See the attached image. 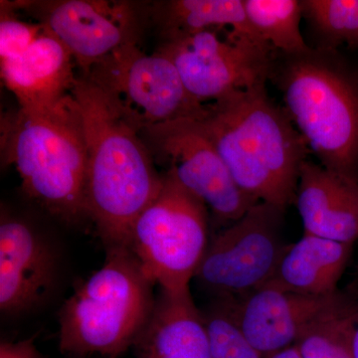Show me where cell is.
Segmentation results:
<instances>
[{
    "label": "cell",
    "mask_w": 358,
    "mask_h": 358,
    "mask_svg": "<svg viewBox=\"0 0 358 358\" xmlns=\"http://www.w3.org/2000/svg\"><path fill=\"white\" fill-rule=\"evenodd\" d=\"M72 94L86 138V215L106 250L128 248L136 219L162 187V173L143 140V127L114 95L83 74Z\"/></svg>",
    "instance_id": "1"
},
{
    "label": "cell",
    "mask_w": 358,
    "mask_h": 358,
    "mask_svg": "<svg viewBox=\"0 0 358 358\" xmlns=\"http://www.w3.org/2000/svg\"><path fill=\"white\" fill-rule=\"evenodd\" d=\"M199 120L244 192L282 211L294 204L301 164L312 152L266 85L205 103Z\"/></svg>",
    "instance_id": "2"
},
{
    "label": "cell",
    "mask_w": 358,
    "mask_h": 358,
    "mask_svg": "<svg viewBox=\"0 0 358 358\" xmlns=\"http://www.w3.org/2000/svg\"><path fill=\"white\" fill-rule=\"evenodd\" d=\"M271 82L320 166L358 183V71L338 50L275 51Z\"/></svg>",
    "instance_id": "3"
},
{
    "label": "cell",
    "mask_w": 358,
    "mask_h": 358,
    "mask_svg": "<svg viewBox=\"0 0 358 358\" xmlns=\"http://www.w3.org/2000/svg\"><path fill=\"white\" fill-rule=\"evenodd\" d=\"M2 127L4 159L27 196L66 223L87 216L86 138L74 95L43 109L20 108Z\"/></svg>",
    "instance_id": "4"
},
{
    "label": "cell",
    "mask_w": 358,
    "mask_h": 358,
    "mask_svg": "<svg viewBox=\"0 0 358 358\" xmlns=\"http://www.w3.org/2000/svg\"><path fill=\"white\" fill-rule=\"evenodd\" d=\"M154 287L129 248L108 249L103 267L79 285L61 308L60 352L109 358L127 352L150 319Z\"/></svg>",
    "instance_id": "5"
},
{
    "label": "cell",
    "mask_w": 358,
    "mask_h": 358,
    "mask_svg": "<svg viewBox=\"0 0 358 358\" xmlns=\"http://www.w3.org/2000/svg\"><path fill=\"white\" fill-rule=\"evenodd\" d=\"M209 241L206 205L164 171L159 193L136 219L129 242L141 270L160 289L188 291Z\"/></svg>",
    "instance_id": "6"
},
{
    "label": "cell",
    "mask_w": 358,
    "mask_h": 358,
    "mask_svg": "<svg viewBox=\"0 0 358 358\" xmlns=\"http://www.w3.org/2000/svg\"><path fill=\"white\" fill-rule=\"evenodd\" d=\"M285 211L259 202L209 241L194 275L213 301L236 300L266 286L288 249Z\"/></svg>",
    "instance_id": "7"
},
{
    "label": "cell",
    "mask_w": 358,
    "mask_h": 358,
    "mask_svg": "<svg viewBox=\"0 0 358 358\" xmlns=\"http://www.w3.org/2000/svg\"><path fill=\"white\" fill-rule=\"evenodd\" d=\"M141 134L155 162L201 200L223 228L260 202L235 182L199 119L143 127Z\"/></svg>",
    "instance_id": "8"
},
{
    "label": "cell",
    "mask_w": 358,
    "mask_h": 358,
    "mask_svg": "<svg viewBox=\"0 0 358 358\" xmlns=\"http://www.w3.org/2000/svg\"><path fill=\"white\" fill-rule=\"evenodd\" d=\"M157 52L176 66L186 90L200 103L266 85L274 49L265 42L219 29L162 40Z\"/></svg>",
    "instance_id": "9"
},
{
    "label": "cell",
    "mask_w": 358,
    "mask_h": 358,
    "mask_svg": "<svg viewBox=\"0 0 358 358\" xmlns=\"http://www.w3.org/2000/svg\"><path fill=\"white\" fill-rule=\"evenodd\" d=\"M83 75L114 95L143 128L204 113L205 103L190 95L173 63L138 43L124 45Z\"/></svg>",
    "instance_id": "10"
},
{
    "label": "cell",
    "mask_w": 358,
    "mask_h": 358,
    "mask_svg": "<svg viewBox=\"0 0 358 358\" xmlns=\"http://www.w3.org/2000/svg\"><path fill=\"white\" fill-rule=\"evenodd\" d=\"M30 14L61 42L88 73L124 45L138 43L136 11L126 2L101 0H33L11 2Z\"/></svg>",
    "instance_id": "11"
},
{
    "label": "cell",
    "mask_w": 358,
    "mask_h": 358,
    "mask_svg": "<svg viewBox=\"0 0 358 358\" xmlns=\"http://www.w3.org/2000/svg\"><path fill=\"white\" fill-rule=\"evenodd\" d=\"M352 294L313 296L266 286L236 300L217 301L264 357L293 346L315 320L345 307Z\"/></svg>",
    "instance_id": "12"
},
{
    "label": "cell",
    "mask_w": 358,
    "mask_h": 358,
    "mask_svg": "<svg viewBox=\"0 0 358 358\" xmlns=\"http://www.w3.org/2000/svg\"><path fill=\"white\" fill-rule=\"evenodd\" d=\"M58 275L55 250L24 219L2 209L0 219V310L20 315L39 307Z\"/></svg>",
    "instance_id": "13"
},
{
    "label": "cell",
    "mask_w": 358,
    "mask_h": 358,
    "mask_svg": "<svg viewBox=\"0 0 358 358\" xmlns=\"http://www.w3.org/2000/svg\"><path fill=\"white\" fill-rule=\"evenodd\" d=\"M294 204L305 234L353 245L358 240V183L320 164H301Z\"/></svg>",
    "instance_id": "14"
},
{
    "label": "cell",
    "mask_w": 358,
    "mask_h": 358,
    "mask_svg": "<svg viewBox=\"0 0 358 358\" xmlns=\"http://www.w3.org/2000/svg\"><path fill=\"white\" fill-rule=\"evenodd\" d=\"M75 65L68 49L44 27L24 53L0 62L2 81L20 108L35 110L51 107L72 93L78 78Z\"/></svg>",
    "instance_id": "15"
},
{
    "label": "cell",
    "mask_w": 358,
    "mask_h": 358,
    "mask_svg": "<svg viewBox=\"0 0 358 358\" xmlns=\"http://www.w3.org/2000/svg\"><path fill=\"white\" fill-rule=\"evenodd\" d=\"M133 348L138 358H213L203 315L190 289H160Z\"/></svg>",
    "instance_id": "16"
},
{
    "label": "cell",
    "mask_w": 358,
    "mask_h": 358,
    "mask_svg": "<svg viewBox=\"0 0 358 358\" xmlns=\"http://www.w3.org/2000/svg\"><path fill=\"white\" fill-rule=\"evenodd\" d=\"M352 253V245L303 234L296 243L289 245L267 285L303 296L338 293Z\"/></svg>",
    "instance_id": "17"
},
{
    "label": "cell",
    "mask_w": 358,
    "mask_h": 358,
    "mask_svg": "<svg viewBox=\"0 0 358 358\" xmlns=\"http://www.w3.org/2000/svg\"><path fill=\"white\" fill-rule=\"evenodd\" d=\"M152 14L162 40L228 28L237 36L265 42L250 24L244 0L159 1L155 2Z\"/></svg>",
    "instance_id": "18"
},
{
    "label": "cell",
    "mask_w": 358,
    "mask_h": 358,
    "mask_svg": "<svg viewBox=\"0 0 358 358\" xmlns=\"http://www.w3.org/2000/svg\"><path fill=\"white\" fill-rule=\"evenodd\" d=\"M244 6L250 24L274 50L299 54L310 48L301 32L299 0H244Z\"/></svg>",
    "instance_id": "19"
},
{
    "label": "cell",
    "mask_w": 358,
    "mask_h": 358,
    "mask_svg": "<svg viewBox=\"0 0 358 358\" xmlns=\"http://www.w3.org/2000/svg\"><path fill=\"white\" fill-rule=\"evenodd\" d=\"M355 313L353 298L345 307L315 320L294 346L303 358H355Z\"/></svg>",
    "instance_id": "20"
},
{
    "label": "cell",
    "mask_w": 358,
    "mask_h": 358,
    "mask_svg": "<svg viewBox=\"0 0 358 358\" xmlns=\"http://www.w3.org/2000/svg\"><path fill=\"white\" fill-rule=\"evenodd\" d=\"M303 18L317 38L315 48H358V0H301Z\"/></svg>",
    "instance_id": "21"
},
{
    "label": "cell",
    "mask_w": 358,
    "mask_h": 358,
    "mask_svg": "<svg viewBox=\"0 0 358 358\" xmlns=\"http://www.w3.org/2000/svg\"><path fill=\"white\" fill-rule=\"evenodd\" d=\"M203 315L213 358H265L240 331L228 313L212 301Z\"/></svg>",
    "instance_id": "22"
},
{
    "label": "cell",
    "mask_w": 358,
    "mask_h": 358,
    "mask_svg": "<svg viewBox=\"0 0 358 358\" xmlns=\"http://www.w3.org/2000/svg\"><path fill=\"white\" fill-rule=\"evenodd\" d=\"M11 2L1 1L0 14V62L18 57L43 30L41 24L28 23L16 15Z\"/></svg>",
    "instance_id": "23"
},
{
    "label": "cell",
    "mask_w": 358,
    "mask_h": 358,
    "mask_svg": "<svg viewBox=\"0 0 358 358\" xmlns=\"http://www.w3.org/2000/svg\"><path fill=\"white\" fill-rule=\"evenodd\" d=\"M0 358H46L35 345L34 338L13 341H2L0 343Z\"/></svg>",
    "instance_id": "24"
},
{
    "label": "cell",
    "mask_w": 358,
    "mask_h": 358,
    "mask_svg": "<svg viewBox=\"0 0 358 358\" xmlns=\"http://www.w3.org/2000/svg\"><path fill=\"white\" fill-rule=\"evenodd\" d=\"M352 298L355 313V339H353V350H355V358H358V284L355 293H352Z\"/></svg>",
    "instance_id": "25"
},
{
    "label": "cell",
    "mask_w": 358,
    "mask_h": 358,
    "mask_svg": "<svg viewBox=\"0 0 358 358\" xmlns=\"http://www.w3.org/2000/svg\"><path fill=\"white\" fill-rule=\"evenodd\" d=\"M265 358H303L296 346H289L288 348L280 350V352L272 353L267 355Z\"/></svg>",
    "instance_id": "26"
}]
</instances>
